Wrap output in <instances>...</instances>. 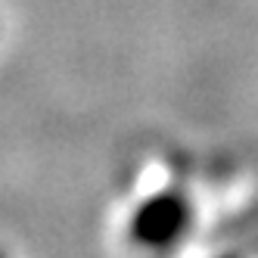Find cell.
<instances>
[{"label":"cell","instance_id":"obj_1","mask_svg":"<svg viewBox=\"0 0 258 258\" xmlns=\"http://www.w3.org/2000/svg\"><path fill=\"white\" fill-rule=\"evenodd\" d=\"M193 230V199L183 187H159L140 196L124 224L131 249L146 255L174 252Z\"/></svg>","mask_w":258,"mask_h":258},{"label":"cell","instance_id":"obj_2","mask_svg":"<svg viewBox=\"0 0 258 258\" xmlns=\"http://www.w3.org/2000/svg\"><path fill=\"white\" fill-rule=\"evenodd\" d=\"M0 258H7V252H4V249H0Z\"/></svg>","mask_w":258,"mask_h":258}]
</instances>
